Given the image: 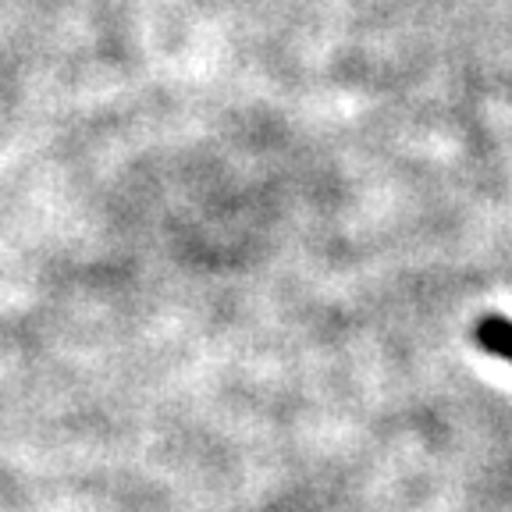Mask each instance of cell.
Segmentation results:
<instances>
[{"label": "cell", "mask_w": 512, "mask_h": 512, "mask_svg": "<svg viewBox=\"0 0 512 512\" xmlns=\"http://www.w3.org/2000/svg\"><path fill=\"white\" fill-rule=\"evenodd\" d=\"M477 345L498 360L512 363V320L505 317H484L477 324Z\"/></svg>", "instance_id": "cell-1"}]
</instances>
